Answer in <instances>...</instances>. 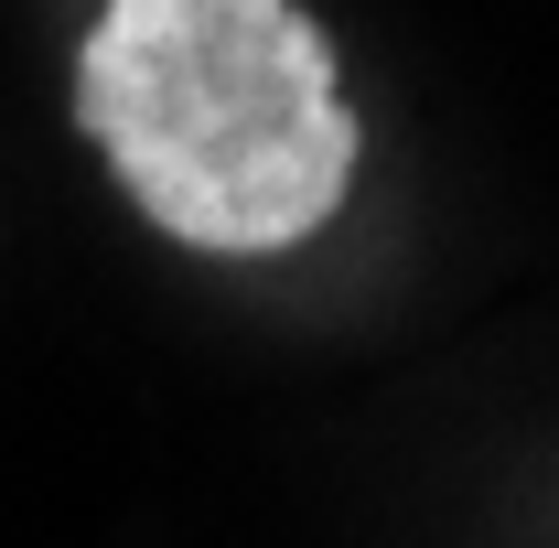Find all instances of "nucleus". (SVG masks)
I'll return each mask as SVG.
<instances>
[{
  "label": "nucleus",
  "mask_w": 559,
  "mask_h": 548,
  "mask_svg": "<svg viewBox=\"0 0 559 548\" xmlns=\"http://www.w3.org/2000/svg\"><path fill=\"white\" fill-rule=\"evenodd\" d=\"M75 130L162 237L205 259L323 237L366 151L301 0H108L75 44Z\"/></svg>",
  "instance_id": "nucleus-1"
}]
</instances>
